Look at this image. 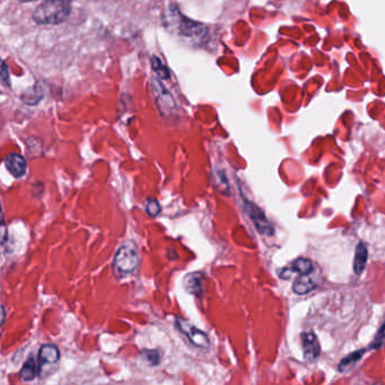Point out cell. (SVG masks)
Segmentation results:
<instances>
[{
	"instance_id": "6da1fadb",
	"label": "cell",
	"mask_w": 385,
	"mask_h": 385,
	"mask_svg": "<svg viewBox=\"0 0 385 385\" xmlns=\"http://www.w3.org/2000/svg\"><path fill=\"white\" fill-rule=\"evenodd\" d=\"M164 23L171 33L180 38H187L195 41L204 40L207 35L206 26L183 16L176 6H170L165 11Z\"/></svg>"
},
{
	"instance_id": "7a4b0ae2",
	"label": "cell",
	"mask_w": 385,
	"mask_h": 385,
	"mask_svg": "<svg viewBox=\"0 0 385 385\" xmlns=\"http://www.w3.org/2000/svg\"><path fill=\"white\" fill-rule=\"evenodd\" d=\"M70 9L68 0H45L34 11L33 20L39 25H58L69 17Z\"/></svg>"
},
{
	"instance_id": "3957f363",
	"label": "cell",
	"mask_w": 385,
	"mask_h": 385,
	"mask_svg": "<svg viewBox=\"0 0 385 385\" xmlns=\"http://www.w3.org/2000/svg\"><path fill=\"white\" fill-rule=\"evenodd\" d=\"M139 265V255H138L137 248L132 242H127L123 244L115 258V271L117 274L129 275L132 274Z\"/></svg>"
},
{
	"instance_id": "277c9868",
	"label": "cell",
	"mask_w": 385,
	"mask_h": 385,
	"mask_svg": "<svg viewBox=\"0 0 385 385\" xmlns=\"http://www.w3.org/2000/svg\"><path fill=\"white\" fill-rule=\"evenodd\" d=\"M60 358L58 347L54 345H45L41 347L39 352V369L38 373L42 375H48L52 372L53 367L58 363Z\"/></svg>"
},
{
	"instance_id": "5b68a950",
	"label": "cell",
	"mask_w": 385,
	"mask_h": 385,
	"mask_svg": "<svg viewBox=\"0 0 385 385\" xmlns=\"http://www.w3.org/2000/svg\"><path fill=\"white\" fill-rule=\"evenodd\" d=\"M176 326L179 328L181 333H185L189 340L195 345L197 347H200V348H208L210 346L209 338L206 333H202L201 330L197 329V328L193 327L191 324H189V322L183 321V320H178L176 321Z\"/></svg>"
},
{
	"instance_id": "8992f818",
	"label": "cell",
	"mask_w": 385,
	"mask_h": 385,
	"mask_svg": "<svg viewBox=\"0 0 385 385\" xmlns=\"http://www.w3.org/2000/svg\"><path fill=\"white\" fill-rule=\"evenodd\" d=\"M246 208H248V216L251 218L258 231L263 234H272L274 229L271 226L268 219L265 218L263 210L251 202H246Z\"/></svg>"
},
{
	"instance_id": "52a82bcc",
	"label": "cell",
	"mask_w": 385,
	"mask_h": 385,
	"mask_svg": "<svg viewBox=\"0 0 385 385\" xmlns=\"http://www.w3.org/2000/svg\"><path fill=\"white\" fill-rule=\"evenodd\" d=\"M301 345H303V354L307 362H313L320 355V343L316 333H301Z\"/></svg>"
},
{
	"instance_id": "ba28073f",
	"label": "cell",
	"mask_w": 385,
	"mask_h": 385,
	"mask_svg": "<svg viewBox=\"0 0 385 385\" xmlns=\"http://www.w3.org/2000/svg\"><path fill=\"white\" fill-rule=\"evenodd\" d=\"M6 168L15 178H22L26 173V161L20 154H9L5 159Z\"/></svg>"
},
{
	"instance_id": "9c48e42d",
	"label": "cell",
	"mask_w": 385,
	"mask_h": 385,
	"mask_svg": "<svg viewBox=\"0 0 385 385\" xmlns=\"http://www.w3.org/2000/svg\"><path fill=\"white\" fill-rule=\"evenodd\" d=\"M313 271V263L305 258H299L289 268H285L280 272V278L289 280L293 274L310 275Z\"/></svg>"
},
{
	"instance_id": "30bf717a",
	"label": "cell",
	"mask_w": 385,
	"mask_h": 385,
	"mask_svg": "<svg viewBox=\"0 0 385 385\" xmlns=\"http://www.w3.org/2000/svg\"><path fill=\"white\" fill-rule=\"evenodd\" d=\"M157 90H155L157 96V102H159L161 109L164 111H176V102L173 98L171 96L170 93L165 90L161 84H156Z\"/></svg>"
},
{
	"instance_id": "8fae6325",
	"label": "cell",
	"mask_w": 385,
	"mask_h": 385,
	"mask_svg": "<svg viewBox=\"0 0 385 385\" xmlns=\"http://www.w3.org/2000/svg\"><path fill=\"white\" fill-rule=\"evenodd\" d=\"M369 258V251L364 243H360L356 248V253H355L354 259V271L355 274L360 275L365 269L366 263Z\"/></svg>"
},
{
	"instance_id": "7c38bea8",
	"label": "cell",
	"mask_w": 385,
	"mask_h": 385,
	"mask_svg": "<svg viewBox=\"0 0 385 385\" xmlns=\"http://www.w3.org/2000/svg\"><path fill=\"white\" fill-rule=\"evenodd\" d=\"M316 288V282L310 275H301L294 282L293 290L297 295H305Z\"/></svg>"
},
{
	"instance_id": "4fadbf2b",
	"label": "cell",
	"mask_w": 385,
	"mask_h": 385,
	"mask_svg": "<svg viewBox=\"0 0 385 385\" xmlns=\"http://www.w3.org/2000/svg\"><path fill=\"white\" fill-rule=\"evenodd\" d=\"M365 352L366 348H364L357 350V352H352V354L346 356V357L341 360V363L339 364V372H341V373H347V372L354 369L356 364L362 360V357H363V355L365 354Z\"/></svg>"
},
{
	"instance_id": "5bb4252c",
	"label": "cell",
	"mask_w": 385,
	"mask_h": 385,
	"mask_svg": "<svg viewBox=\"0 0 385 385\" xmlns=\"http://www.w3.org/2000/svg\"><path fill=\"white\" fill-rule=\"evenodd\" d=\"M201 282H202V275L199 272L187 275L185 278V287L188 293L199 295L202 292Z\"/></svg>"
},
{
	"instance_id": "9a60e30c",
	"label": "cell",
	"mask_w": 385,
	"mask_h": 385,
	"mask_svg": "<svg viewBox=\"0 0 385 385\" xmlns=\"http://www.w3.org/2000/svg\"><path fill=\"white\" fill-rule=\"evenodd\" d=\"M38 374V364L34 358L30 360L24 364L22 371H21V379L24 381H32Z\"/></svg>"
},
{
	"instance_id": "2e32d148",
	"label": "cell",
	"mask_w": 385,
	"mask_h": 385,
	"mask_svg": "<svg viewBox=\"0 0 385 385\" xmlns=\"http://www.w3.org/2000/svg\"><path fill=\"white\" fill-rule=\"evenodd\" d=\"M146 212L151 217H156L161 212V206L156 199H148L146 201Z\"/></svg>"
},
{
	"instance_id": "e0dca14e",
	"label": "cell",
	"mask_w": 385,
	"mask_h": 385,
	"mask_svg": "<svg viewBox=\"0 0 385 385\" xmlns=\"http://www.w3.org/2000/svg\"><path fill=\"white\" fill-rule=\"evenodd\" d=\"M151 62H153L154 69L156 70L159 75L161 76L162 79H168V76L170 75H168V70H166V68L163 66L161 60L157 59L156 57H153V59H151Z\"/></svg>"
},
{
	"instance_id": "ac0fdd59",
	"label": "cell",
	"mask_w": 385,
	"mask_h": 385,
	"mask_svg": "<svg viewBox=\"0 0 385 385\" xmlns=\"http://www.w3.org/2000/svg\"><path fill=\"white\" fill-rule=\"evenodd\" d=\"M383 329H384V326H381L380 330H379V333H377V337L374 338V341L371 343V346H369V348L371 349H379L382 347L383 345V340H384V331H383Z\"/></svg>"
},
{
	"instance_id": "d6986e66",
	"label": "cell",
	"mask_w": 385,
	"mask_h": 385,
	"mask_svg": "<svg viewBox=\"0 0 385 385\" xmlns=\"http://www.w3.org/2000/svg\"><path fill=\"white\" fill-rule=\"evenodd\" d=\"M0 81H3L4 84L9 85L8 68L1 58H0Z\"/></svg>"
},
{
	"instance_id": "ffe728a7",
	"label": "cell",
	"mask_w": 385,
	"mask_h": 385,
	"mask_svg": "<svg viewBox=\"0 0 385 385\" xmlns=\"http://www.w3.org/2000/svg\"><path fill=\"white\" fill-rule=\"evenodd\" d=\"M6 238H7V229H6L3 208H1V204H0V243L5 242Z\"/></svg>"
},
{
	"instance_id": "44dd1931",
	"label": "cell",
	"mask_w": 385,
	"mask_h": 385,
	"mask_svg": "<svg viewBox=\"0 0 385 385\" xmlns=\"http://www.w3.org/2000/svg\"><path fill=\"white\" fill-rule=\"evenodd\" d=\"M154 352H155V350H153V352H146V355H147V360L151 362V365H156V364H159V357L154 358Z\"/></svg>"
},
{
	"instance_id": "7402d4cb",
	"label": "cell",
	"mask_w": 385,
	"mask_h": 385,
	"mask_svg": "<svg viewBox=\"0 0 385 385\" xmlns=\"http://www.w3.org/2000/svg\"><path fill=\"white\" fill-rule=\"evenodd\" d=\"M6 318V311L4 306H0V327L3 326Z\"/></svg>"
},
{
	"instance_id": "603a6c76",
	"label": "cell",
	"mask_w": 385,
	"mask_h": 385,
	"mask_svg": "<svg viewBox=\"0 0 385 385\" xmlns=\"http://www.w3.org/2000/svg\"><path fill=\"white\" fill-rule=\"evenodd\" d=\"M21 3H33V1H38V0H20Z\"/></svg>"
},
{
	"instance_id": "cb8c5ba5",
	"label": "cell",
	"mask_w": 385,
	"mask_h": 385,
	"mask_svg": "<svg viewBox=\"0 0 385 385\" xmlns=\"http://www.w3.org/2000/svg\"><path fill=\"white\" fill-rule=\"evenodd\" d=\"M68 1H69V0H68Z\"/></svg>"
}]
</instances>
